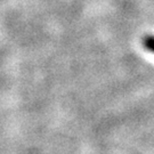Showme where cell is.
Here are the masks:
<instances>
[{
    "mask_svg": "<svg viewBox=\"0 0 154 154\" xmlns=\"http://www.w3.org/2000/svg\"><path fill=\"white\" fill-rule=\"evenodd\" d=\"M142 45L145 49L154 54V35H145L142 39Z\"/></svg>",
    "mask_w": 154,
    "mask_h": 154,
    "instance_id": "obj_1",
    "label": "cell"
}]
</instances>
